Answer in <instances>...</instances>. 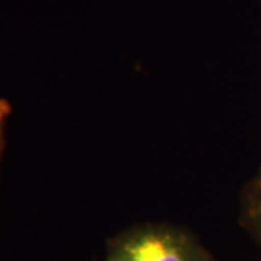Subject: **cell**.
Masks as SVG:
<instances>
[{
  "instance_id": "1",
  "label": "cell",
  "mask_w": 261,
  "mask_h": 261,
  "mask_svg": "<svg viewBox=\"0 0 261 261\" xmlns=\"http://www.w3.org/2000/svg\"><path fill=\"white\" fill-rule=\"evenodd\" d=\"M105 261H214L192 235L168 225H144L109 244Z\"/></svg>"
},
{
  "instance_id": "2",
  "label": "cell",
  "mask_w": 261,
  "mask_h": 261,
  "mask_svg": "<svg viewBox=\"0 0 261 261\" xmlns=\"http://www.w3.org/2000/svg\"><path fill=\"white\" fill-rule=\"evenodd\" d=\"M245 207L247 215L252 225L261 233V173L250 181L245 192Z\"/></svg>"
},
{
  "instance_id": "3",
  "label": "cell",
  "mask_w": 261,
  "mask_h": 261,
  "mask_svg": "<svg viewBox=\"0 0 261 261\" xmlns=\"http://www.w3.org/2000/svg\"><path fill=\"white\" fill-rule=\"evenodd\" d=\"M12 113L9 102L6 99H0V166L3 160V152L6 148V128H8V121Z\"/></svg>"
}]
</instances>
